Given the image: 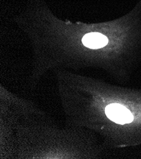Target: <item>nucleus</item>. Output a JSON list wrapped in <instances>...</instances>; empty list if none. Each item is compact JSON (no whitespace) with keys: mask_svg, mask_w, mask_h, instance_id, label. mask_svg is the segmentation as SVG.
I'll return each mask as SVG.
<instances>
[{"mask_svg":"<svg viewBox=\"0 0 141 159\" xmlns=\"http://www.w3.org/2000/svg\"><path fill=\"white\" fill-rule=\"evenodd\" d=\"M87 130L59 129L51 118L37 107L10 126L4 136L3 149L9 157L19 158H85Z\"/></svg>","mask_w":141,"mask_h":159,"instance_id":"nucleus-1","label":"nucleus"},{"mask_svg":"<svg viewBox=\"0 0 141 159\" xmlns=\"http://www.w3.org/2000/svg\"><path fill=\"white\" fill-rule=\"evenodd\" d=\"M103 113L109 121L120 125L130 124L135 120L130 109L119 102H111L104 105Z\"/></svg>","mask_w":141,"mask_h":159,"instance_id":"nucleus-2","label":"nucleus"}]
</instances>
